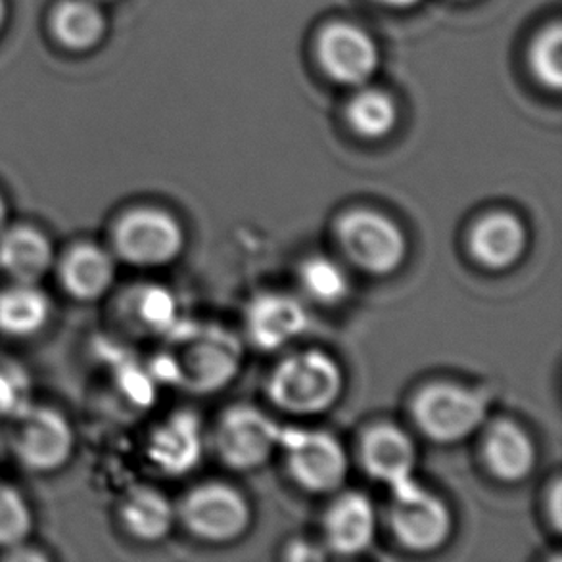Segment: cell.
Listing matches in <instances>:
<instances>
[{
    "mask_svg": "<svg viewBox=\"0 0 562 562\" xmlns=\"http://www.w3.org/2000/svg\"><path fill=\"white\" fill-rule=\"evenodd\" d=\"M176 356L164 358V379L192 390L194 394H212L227 386L240 369L243 348L228 330L215 327H179Z\"/></svg>",
    "mask_w": 562,
    "mask_h": 562,
    "instance_id": "cell-1",
    "label": "cell"
},
{
    "mask_svg": "<svg viewBox=\"0 0 562 562\" xmlns=\"http://www.w3.org/2000/svg\"><path fill=\"white\" fill-rule=\"evenodd\" d=\"M342 367L323 350H304L282 359L267 380L274 407L294 417L327 413L342 395Z\"/></svg>",
    "mask_w": 562,
    "mask_h": 562,
    "instance_id": "cell-2",
    "label": "cell"
},
{
    "mask_svg": "<svg viewBox=\"0 0 562 562\" xmlns=\"http://www.w3.org/2000/svg\"><path fill=\"white\" fill-rule=\"evenodd\" d=\"M336 243L351 266L373 277L395 273L407 259V236L386 213L356 207L342 213L335 227Z\"/></svg>",
    "mask_w": 562,
    "mask_h": 562,
    "instance_id": "cell-3",
    "label": "cell"
},
{
    "mask_svg": "<svg viewBox=\"0 0 562 562\" xmlns=\"http://www.w3.org/2000/svg\"><path fill=\"white\" fill-rule=\"evenodd\" d=\"M486 395L456 382H432L411 402L418 430L436 443H459L486 423Z\"/></svg>",
    "mask_w": 562,
    "mask_h": 562,
    "instance_id": "cell-4",
    "label": "cell"
},
{
    "mask_svg": "<svg viewBox=\"0 0 562 562\" xmlns=\"http://www.w3.org/2000/svg\"><path fill=\"white\" fill-rule=\"evenodd\" d=\"M286 426L274 423L266 411L236 405L221 415L213 446L221 461L235 471H256L282 448Z\"/></svg>",
    "mask_w": 562,
    "mask_h": 562,
    "instance_id": "cell-5",
    "label": "cell"
},
{
    "mask_svg": "<svg viewBox=\"0 0 562 562\" xmlns=\"http://www.w3.org/2000/svg\"><path fill=\"white\" fill-rule=\"evenodd\" d=\"M184 240L183 225L161 207H135L114 228L117 256L146 269L173 263L183 254Z\"/></svg>",
    "mask_w": 562,
    "mask_h": 562,
    "instance_id": "cell-6",
    "label": "cell"
},
{
    "mask_svg": "<svg viewBox=\"0 0 562 562\" xmlns=\"http://www.w3.org/2000/svg\"><path fill=\"white\" fill-rule=\"evenodd\" d=\"M177 518L192 536L207 543H231L243 538L251 525L248 499L225 482H204L184 495Z\"/></svg>",
    "mask_w": 562,
    "mask_h": 562,
    "instance_id": "cell-7",
    "label": "cell"
},
{
    "mask_svg": "<svg viewBox=\"0 0 562 562\" xmlns=\"http://www.w3.org/2000/svg\"><path fill=\"white\" fill-rule=\"evenodd\" d=\"M282 451L290 476L312 494H333L348 479V456L333 434L307 428H286Z\"/></svg>",
    "mask_w": 562,
    "mask_h": 562,
    "instance_id": "cell-8",
    "label": "cell"
},
{
    "mask_svg": "<svg viewBox=\"0 0 562 562\" xmlns=\"http://www.w3.org/2000/svg\"><path fill=\"white\" fill-rule=\"evenodd\" d=\"M12 448L31 471H58L74 451V430L58 411L27 405L15 415Z\"/></svg>",
    "mask_w": 562,
    "mask_h": 562,
    "instance_id": "cell-9",
    "label": "cell"
},
{
    "mask_svg": "<svg viewBox=\"0 0 562 562\" xmlns=\"http://www.w3.org/2000/svg\"><path fill=\"white\" fill-rule=\"evenodd\" d=\"M361 463L371 479L392 492L394 499H405L423 490L415 480V441L400 426L380 423L369 428L361 440Z\"/></svg>",
    "mask_w": 562,
    "mask_h": 562,
    "instance_id": "cell-10",
    "label": "cell"
},
{
    "mask_svg": "<svg viewBox=\"0 0 562 562\" xmlns=\"http://www.w3.org/2000/svg\"><path fill=\"white\" fill-rule=\"evenodd\" d=\"M317 60L336 83L363 87L379 69L380 48L373 35L356 23H328L317 38Z\"/></svg>",
    "mask_w": 562,
    "mask_h": 562,
    "instance_id": "cell-11",
    "label": "cell"
},
{
    "mask_svg": "<svg viewBox=\"0 0 562 562\" xmlns=\"http://www.w3.org/2000/svg\"><path fill=\"white\" fill-rule=\"evenodd\" d=\"M390 528L403 549L413 553H432L451 538L453 513L441 497L423 487L411 497L394 499Z\"/></svg>",
    "mask_w": 562,
    "mask_h": 562,
    "instance_id": "cell-12",
    "label": "cell"
},
{
    "mask_svg": "<svg viewBox=\"0 0 562 562\" xmlns=\"http://www.w3.org/2000/svg\"><path fill=\"white\" fill-rule=\"evenodd\" d=\"M307 325L310 313L305 305L281 292L259 294L246 310V333L258 350H281L304 335Z\"/></svg>",
    "mask_w": 562,
    "mask_h": 562,
    "instance_id": "cell-13",
    "label": "cell"
},
{
    "mask_svg": "<svg viewBox=\"0 0 562 562\" xmlns=\"http://www.w3.org/2000/svg\"><path fill=\"white\" fill-rule=\"evenodd\" d=\"M530 244V233L517 213L495 210L480 217L471 235L469 251L472 259L487 271H507L525 258Z\"/></svg>",
    "mask_w": 562,
    "mask_h": 562,
    "instance_id": "cell-14",
    "label": "cell"
},
{
    "mask_svg": "<svg viewBox=\"0 0 562 562\" xmlns=\"http://www.w3.org/2000/svg\"><path fill=\"white\" fill-rule=\"evenodd\" d=\"M204 426L196 413L179 411L154 430L148 441V457L169 476H183L202 463Z\"/></svg>",
    "mask_w": 562,
    "mask_h": 562,
    "instance_id": "cell-15",
    "label": "cell"
},
{
    "mask_svg": "<svg viewBox=\"0 0 562 562\" xmlns=\"http://www.w3.org/2000/svg\"><path fill=\"white\" fill-rule=\"evenodd\" d=\"M482 459L490 474L499 482H522L532 474L536 467L532 436L515 420L497 418L484 430Z\"/></svg>",
    "mask_w": 562,
    "mask_h": 562,
    "instance_id": "cell-16",
    "label": "cell"
},
{
    "mask_svg": "<svg viewBox=\"0 0 562 562\" xmlns=\"http://www.w3.org/2000/svg\"><path fill=\"white\" fill-rule=\"evenodd\" d=\"M327 548L336 555L356 557L373 546L376 510L367 495L348 492L336 499L323 520Z\"/></svg>",
    "mask_w": 562,
    "mask_h": 562,
    "instance_id": "cell-17",
    "label": "cell"
},
{
    "mask_svg": "<svg viewBox=\"0 0 562 562\" xmlns=\"http://www.w3.org/2000/svg\"><path fill=\"white\" fill-rule=\"evenodd\" d=\"M0 267L15 282L37 284L50 271L53 244L33 227H14L0 233Z\"/></svg>",
    "mask_w": 562,
    "mask_h": 562,
    "instance_id": "cell-18",
    "label": "cell"
},
{
    "mask_svg": "<svg viewBox=\"0 0 562 562\" xmlns=\"http://www.w3.org/2000/svg\"><path fill=\"white\" fill-rule=\"evenodd\" d=\"M64 289L81 302H94L112 289L115 261L112 254L94 244H83L69 251L60 271Z\"/></svg>",
    "mask_w": 562,
    "mask_h": 562,
    "instance_id": "cell-19",
    "label": "cell"
},
{
    "mask_svg": "<svg viewBox=\"0 0 562 562\" xmlns=\"http://www.w3.org/2000/svg\"><path fill=\"white\" fill-rule=\"evenodd\" d=\"M122 520L127 532L145 543L166 540L177 520V509L168 495L156 487H137L122 507Z\"/></svg>",
    "mask_w": 562,
    "mask_h": 562,
    "instance_id": "cell-20",
    "label": "cell"
},
{
    "mask_svg": "<svg viewBox=\"0 0 562 562\" xmlns=\"http://www.w3.org/2000/svg\"><path fill=\"white\" fill-rule=\"evenodd\" d=\"M397 120V102L379 87H358L346 104V122L358 137L366 140H382L392 135Z\"/></svg>",
    "mask_w": 562,
    "mask_h": 562,
    "instance_id": "cell-21",
    "label": "cell"
},
{
    "mask_svg": "<svg viewBox=\"0 0 562 562\" xmlns=\"http://www.w3.org/2000/svg\"><path fill=\"white\" fill-rule=\"evenodd\" d=\"M50 300L35 284L15 282L0 294V330L4 335H37L50 319Z\"/></svg>",
    "mask_w": 562,
    "mask_h": 562,
    "instance_id": "cell-22",
    "label": "cell"
},
{
    "mask_svg": "<svg viewBox=\"0 0 562 562\" xmlns=\"http://www.w3.org/2000/svg\"><path fill=\"white\" fill-rule=\"evenodd\" d=\"M53 30L61 45L87 50L102 38L106 22L91 0H64L54 12Z\"/></svg>",
    "mask_w": 562,
    "mask_h": 562,
    "instance_id": "cell-23",
    "label": "cell"
},
{
    "mask_svg": "<svg viewBox=\"0 0 562 562\" xmlns=\"http://www.w3.org/2000/svg\"><path fill=\"white\" fill-rule=\"evenodd\" d=\"M297 281L305 296L317 304H340L350 294V279L344 267L327 256L305 259L297 271Z\"/></svg>",
    "mask_w": 562,
    "mask_h": 562,
    "instance_id": "cell-24",
    "label": "cell"
},
{
    "mask_svg": "<svg viewBox=\"0 0 562 562\" xmlns=\"http://www.w3.org/2000/svg\"><path fill=\"white\" fill-rule=\"evenodd\" d=\"M130 313L148 333L171 335L179 327L176 297L161 286H145L131 297Z\"/></svg>",
    "mask_w": 562,
    "mask_h": 562,
    "instance_id": "cell-25",
    "label": "cell"
},
{
    "mask_svg": "<svg viewBox=\"0 0 562 562\" xmlns=\"http://www.w3.org/2000/svg\"><path fill=\"white\" fill-rule=\"evenodd\" d=\"M562 31L555 22L536 35L530 46V68L543 87L559 91L562 85Z\"/></svg>",
    "mask_w": 562,
    "mask_h": 562,
    "instance_id": "cell-26",
    "label": "cell"
},
{
    "mask_svg": "<svg viewBox=\"0 0 562 562\" xmlns=\"http://www.w3.org/2000/svg\"><path fill=\"white\" fill-rule=\"evenodd\" d=\"M33 528L25 497L12 484L0 482V548H22Z\"/></svg>",
    "mask_w": 562,
    "mask_h": 562,
    "instance_id": "cell-27",
    "label": "cell"
},
{
    "mask_svg": "<svg viewBox=\"0 0 562 562\" xmlns=\"http://www.w3.org/2000/svg\"><path fill=\"white\" fill-rule=\"evenodd\" d=\"M27 407L25 402V387L20 374L8 369L0 371V415H18Z\"/></svg>",
    "mask_w": 562,
    "mask_h": 562,
    "instance_id": "cell-28",
    "label": "cell"
},
{
    "mask_svg": "<svg viewBox=\"0 0 562 562\" xmlns=\"http://www.w3.org/2000/svg\"><path fill=\"white\" fill-rule=\"evenodd\" d=\"M562 497H561V482L557 480L555 486H553V492H551V499H549V515H551V520H553V526H555L557 532L561 530V518H562Z\"/></svg>",
    "mask_w": 562,
    "mask_h": 562,
    "instance_id": "cell-29",
    "label": "cell"
},
{
    "mask_svg": "<svg viewBox=\"0 0 562 562\" xmlns=\"http://www.w3.org/2000/svg\"><path fill=\"white\" fill-rule=\"evenodd\" d=\"M290 559H321L319 549H315V546L307 543V541H300L296 546H290Z\"/></svg>",
    "mask_w": 562,
    "mask_h": 562,
    "instance_id": "cell-30",
    "label": "cell"
},
{
    "mask_svg": "<svg viewBox=\"0 0 562 562\" xmlns=\"http://www.w3.org/2000/svg\"><path fill=\"white\" fill-rule=\"evenodd\" d=\"M379 4L387 8H395V10H407V8L417 7L423 0H376Z\"/></svg>",
    "mask_w": 562,
    "mask_h": 562,
    "instance_id": "cell-31",
    "label": "cell"
},
{
    "mask_svg": "<svg viewBox=\"0 0 562 562\" xmlns=\"http://www.w3.org/2000/svg\"><path fill=\"white\" fill-rule=\"evenodd\" d=\"M8 207L4 198L0 196V233L7 227Z\"/></svg>",
    "mask_w": 562,
    "mask_h": 562,
    "instance_id": "cell-32",
    "label": "cell"
},
{
    "mask_svg": "<svg viewBox=\"0 0 562 562\" xmlns=\"http://www.w3.org/2000/svg\"><path fill=\"white\" fill-rule=\"evenodd\" d=\"M4 18H7V7H4V0H0V27L4 23Z\"/></svg>",
    "mask_w": 562,
    "mask_h": 562,
    "instance_id": "cell-33",
    "label": "cell"
}]
</instances>
